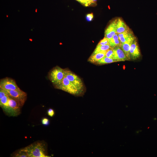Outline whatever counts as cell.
<instances>
[{
    "label": "cell",
    "instance_id": "cell-1",
    "mask_svg": "<svg viewBox=\"0 0 157 157\" xmlns=\"http://www.w3.org/2000/svg\"><path fill=\"white\" fill-rule=\"evenodd\" d=\"M25 151L28 157H48L45 144L38 142L33 143L21 149Z\"/></svg>",
    "mask_w": 157,
    "mask_h": 157
},
{
    "label": "cell",
    "instance_id": "cell-2",
    "mask_svg": "<svg viewBox=\"0 0 157 157\" xmlns=\"http://www.w3.org/2000/svg\"><path fill=\"white\" fill-rule=\"evenodd\" d=\"M65 76L64 69L57 66L49 72L48 76L56 88L60 84Z\"/></svg>",
    "mask_w": 157,
    "mask_h": 157
},
{
    "label": "cell",
    "instance_id": "cell-3",
    "mask_svg": "<svg viewBox=\"0 0 157 157\" xmlns=\"http://www.w3.org/2000/svg\"><path fill=\"white\" fill-rule=\"evenodd\" d=\"M56 88L61 90L75 96H80L83 93L65 76L60 84Z\"/></svg>",
    "mask_w": 157,
    "mask_h": 157
},
{
    "label": "cell",
    "instance_id": "cell-4",
    "mask_svg": "<svg viewBox=\"0 0 157 157\" xmlns=\"http://www.w3.org/2000/svg\"><path fill=\"white\" fill-rule=\"evenodd\" d=\"M8 95L17 101L22 107L25 103L27 95L20 89L15 90H5Z\"/></svg>",
    "mask_w": 157,
    "mask_h": 157
},
{
    "label": "cell",
    "instance_id": "cell-5",
    "mask_svg": "<svg viewBox=\"0 0 157 157\" xmlns=\"http://www.w3.org/2000/svg\"><path fill=\"white\" fill-rule=\"evenodd\" d=\"M65 77L77 88L83 91V85L81 79L77 75L67 69H64Z\"/></svg>",
    "mask_w": 157,
    "mask_h": 157
},
{
    "label": "cell",
    "instance_id": "cell-6",
    "mask_svg": "<svg viewBox=\"0 0 157 157\" xmlns=\"http://www.w3.org/2000/svg\"><path fill=\"white\" fill-rule=\"evenodd\" d=\"M0 88L5 90H15L20 89L13 79L8 77H6L0 80Z\"/></svg>",
    "mask_w": 157,
    "mask_h": 157
},
{
    "label": "cell",
    "instance_id": "cell-7",
    "mask_svg": "<svg viewBox=\"0 0 157 157\" xmlns=\"http://www.w3.org/2000/svg\"><path fill=\"white\" fill-rule=\"evenodd\" d=\"M8 104L10 116H17L20 114L21 108L22 106L17 101L9 96Z\"/></svg>",
    "mask_w": 157,
    "mask_h": 157
},
{
    "label": "cell",
    "instance_id": "cell-8",
    "mask_svg": "<svg viewBox=\"0 0 157 157\" xmlns=\"http://www.w3.org/2000/svg\"><path fill=\"white\" fill-rule=\"evenodd\" d=\"M113 59L118 61L129 60L124 52L119 46H117L113 49Z\"/></svg>",
    "mask_w": 157,
    "mask_h": 157
},
{
    "label": "cell",
    "instance_id": "cell-9",
    "mask_svg": "<svg viewBox=\"0 0 157 157\" xmlns=\"http://www.w3.org/2000/svg\"><path fill=\"white\" fill-rule=\"evenodd\" d=\"M130 54L131 58L134 60L136 59L140 56L139 48L135 39L131 45L130 50Z\"/></svg>",
    "mask_w": 157,
    "mask_h": 157
},
{
    "label": "cell",
    "instance_id": "cell-10",
    "mask_svg": "<svg viewBox=\"0 0 157 157\" xmlns=\"http://www.w3.org/2000/svg\"><path fill=\"white\" fill-rule=\"evenodd\" d=\"M116 19L113 21L108 26L105 32V37L108 40L111 38L116 34Z\"/></svg>",
    "mask_w": 157,
    "mask_h": 157
},
{
    "label": "cell",
    "instance_id": "cell-11",
    "mask_svg": "<svg viewBox=\"0 0 157 157\" xmlns=\"http://www.w3.org/2000/svg\"><path fill=\"white\" fill-rule=\"evenodd\" d=\"M130 29L121 18L116 19V31L119 34L129 30Z\"/></svg>",
    "mask_w": 157,
    "mask_h": 157
},
{
    "label": "cell",
    "instance_id": "cell-12",
    "mask_svg": "<svg viewBox=\"0 0 157 157\" xmlns=\"http://www.w3.org/2000/svg\"><path fill=\"white\" fill-rule=\"evenodd\" d=\"M135 36L132 37L125 42L121 43L120 47L124 52L128 60L130 58V50L131 45L135 39Z\"/></svg>",
    "mask_w": 157,
    "mask_h": 157
},
{
    "label": "cell",
    "instance_id": "cell-13",
    "mask_svg": "<svg viewBox=\"0 0 157 157\" xmlns=\"http://www.w3.org/2000/svg\"><path fill=\"white\" fill-rule=\"evenodd\" d=\"M9 96L7 95L0 99V106L4 111L10 115V111L8 104Z\"/></svg>",
    "mask_w": 157,
    "mask_h": 157
},
{
    "label": "cell",
    "instance_id": "cell-14",
    "mask_svg": "<svg viewBox=\"0 0 157 157\" xmlns=\"http://www.w3.org/2000/svg\"><path fill=\"white\" fill-rule=\"evenodd\" d=\"M117 34L121 43L125 42L134 36L132 31L130 29L121 33H117Z\"/></svg>",
    "mask_w": 157,
    "mask_h": 157
},
{
    "label": "cell",
    "instance_id": "cell-15",
    "mask_svg": "<svg viewBox=\"0 0 157 157\" xmlns=\"http://www.w3.org/2000/svg\"><path fill=\"white\" fill-rule=\"evenodd\" d=\"M106 51H102L94 54H92L89 58L88 61L92 63L97 62L105 56Z\"/></svg>",
    "mask_w": 157,
    "mask_h": 157
},
{
    "label": "cell",
    "instance_id": "cell-16",
    "mask_svg": "<svg viewBox=\"0 0 157 157\" xmlns=\"http://www.w3.org/2000/svg\"><path fill=\"white\" fill-rule=\"evenodd\" d=\"M108 40L109 45L112 48L117 46H120L121 44L117 33L114 35L113 37Z\"/></svg>",
    "mask_w": 157,
    "mask_h": 157
},
{
    "label": "cell",
    "instance_id": "cell-17",
    "mask_svg": "<svg viewBox=\"0 0 157 157\" xmlns=\"http://www.w3.org/2000/svg\"><path fill=\"white\" fill-rule=\"evenodd\" d=\"M111 48L112 47H110L109 44L103 45H97L92 54H94L102 51H106Z\"/></svg>",
    "mask_w": 157,
    "mask_h": 157
},
{
    "label": "cell",
    "instance_id": "cell-18",
    "mask_svg": "<svg viewBox=\"0 0 157 157\" xmlns=\"http://www.w3.org/2000/svg\"><path fill=\"white\" fill-rule=\"evenodd\" d=\"M117 61V60L105 56L98 61L97 63L99 64H104Z\"/></svg>",
    "mask_w": 157,
    "mask_h": 157
},
{
    "label": "cell",
    "instance_id": "cell-19",
    "mask_svg": "<svg viewBox=\"0 0 157 157\" xmlns=\"http://www.w3.org/2000/svg\"><path fill=\"white\" fill-rule=\"evenodd\" d=\"M14 156L17 157H28V156L25 151L21 149L19 151L15 154Z\"/></svg>",
    "mask_w": 157,
    "mask_h": 157
},
{
    "label": "cell",
    "instance_id": "cell-20",
    "mask_svg": "<svg viewBox=\"0 0 157 157\" xmlns=\"http://www.w3.org/2000/svg\"><path fill=\"white\" fill-rule=\"evenodd\" d=\"M105 56L112 59L113 58V48H111L107 51Z\"/></svg>",
    "mask_w": 157,
    "mask_h": 157
},
{
    "label": "cell",
    "instance_id": "cell-21",
    "mask_svg": "<svg viewBox=\"0 0 157 157\" xmlns=\"http://www.w3.org/2000/svg\"><path fill=\"white\" fill-rule=\"evenodd\" d=\"M85 6H88L93 3L92 0H76Z\"/></svg>",
    "mask_w": 157,
    "mask_h": 157
},
{
    "label": "cell",
    "instance_id": "cell-22",
    "mask_svg": "<svg viewBox=\"0 0 157 157\" xmlns=\"http://www.w3.org/2000/svg\"><path fill=\"white\" fill-rule=\"evenodd\" d=\"M106 44H109V40L107 38L104 37L99 42L98 45H103Z\"/></svg>",
    "mask_w": 157,
    "mask_h": 157
},
{
    "label": "cell",
    "instance_id": "cell-23",
    "mask_svg": "<svg viewBox=\"0 0 157 157\" xmlns=\"http://www.w3.org/2000/svg\"><path fill=\"white\" fill-rule=\"evenodd\" d=\"M47 114L49 116L53 117L55 115V111L53 109L50 108L47 110Z\"/></svg>",
    "mask_w": 157,
    "mask_h": 157
},
{
    "label": "cell",
    "instance_id": "cell-24",
    "mask_svg": "<svg viewBox=\"0 0 157 157\" xmlns=\"http://www.w3.org/2000/svg\"><path fill=\"white\" fill-rule=\"evenodd\" d=\"M7 95L8 94L6 91L0 88V99Z\"/></svg>",
    "mask_w": 157,
    "mask_h": 157
},
{
    "label": "cell",
    "instance_id": "cell-25",
    "mask_svg": "<svg viewBox=\"0 0 157 157\" xmlns=\"http://www.w3.org/2000/svg\"><path fill=\"white\" fill-rule=\"evenodd\" d=\"M42 124L44 125L47 126L49 124V121L47 118H44L42 120Z\"/></svg>",
    "mask_w": 157,
    "mask_h": 157
},
{
    "label": "cell",
    "instance_id": "cell-26",
    "mask_svg": "<svg viewBox=\"0 0 157 157\" xmlns=\"http://www.w3.org/2000/svg\"><path fill=\"white\" fill-rule=\"evenodd\" d=\"M93 17L92 13L89 14L87 15L86 16V19L88 21H91L92 20Z\"/></svg>",
    "mask_w": 157,
    "mask_h": 157
},
{
    "label": "cell",
    "instance_id": "cell-27",
    "mask_svg": "<svg viewBox=\"0 0 157 157\" xmlns=\"http://www.w3.org/2000/svg\"><path fill=\"white\" fill-rule=\"evenodd\" d=\"M93 3H94L95 1H96L97 0H92Z\"/></svg>",
    "mask_w": 157,
    "mask_h": 157
},
{
    "label": "cell",
    "instance_id": "cell-28",
    "mask_svg": "<svg viewBox=\"0 0 157 157\" xmlns=\"http://www.w3.org/2000/svg\"><path fill=\"white\" fill-rule=\"evenodd\" d=\"M37 9H36V10H35V11L36 13L37 12Z\"/></svg>",
    "mask_w": 157,
    "mask_h": 157
},
{
    "label": "cell",
    "instance_id": "cell-29",
    "mask_svg": "<svg viewBox=\"0 0 157 157\" xmlns=\"http://www.w3.org/2000/svg\"><path fill=\"white\" fill-rule=\"evenodd\" d=\"M6 17H8V15H6Z\"/></svg>",
    "mask_w": 157,
    "mask_h": 157
},
{
    "label": "cell",
    "instance_id": "cell-30",
    "mask_svg": "<svg viewBox=\"0 0 157 157\" xmlns=\"http://www.w3.org/2000/svg\"><path fill=\"white\" fill-rule=\"evenodd\" d=\"M29 40H31V41L32 40L31 39H29Z\"/></svg>",
    "mask_w": 157,
    "mask_h": 157
}]
</instances>
